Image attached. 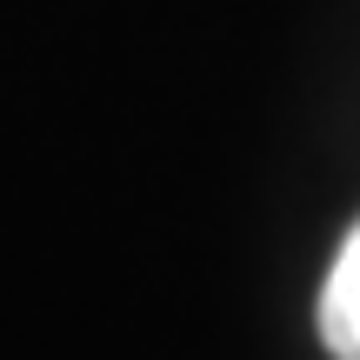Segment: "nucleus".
<instances>
[{
	"label": "nucleus",
	"mask_w": 360,
	"mask_h": 360,
	"mask_svg": "<svg viewBox=\"0 0 360 360\" xmlns=\"http://www.w3.org/2000/svg\"><path fill=\"white\" fill-rule=\"evenodd\" d=\"M321 347L334 360H360V220L334 247V267L321 281Z\"/></svg>",
	"instance_id": "f257e3e1"
}]
</instances>
